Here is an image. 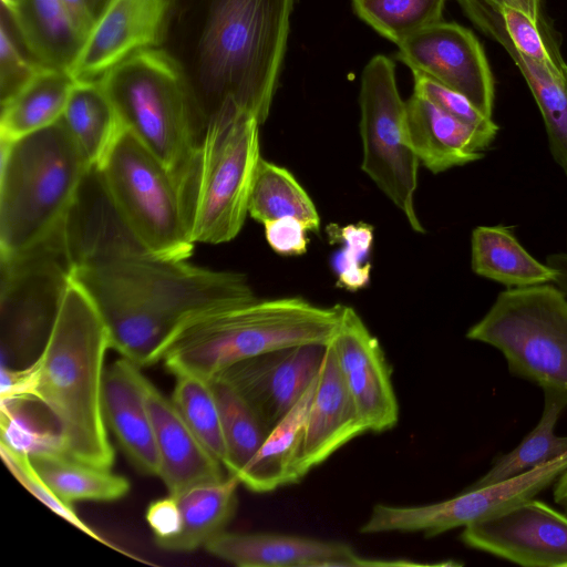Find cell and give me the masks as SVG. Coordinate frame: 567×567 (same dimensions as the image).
<instances>
[{"instance_id":"603a6c76","label":"cell","mask_w":567,"mask_h":567,"mask_svg":"<svg viewBox=\"0 0 567 567\" xmlns=\"http://www.w3.org/2000/svg\"><path fill=\"white\" fill-rule=\"evenodd\" d=\"M132 365L131 360L121 357L105 370L104 419L134 466L146 475L159 476L161 460L154 430Z\"/></svg>"},{"instance_id":"ab89813d","label":"cell","mask_w":567,"mask_h":567,"mask_svg":"<svg viewBox=\"0 0 567 567\" xmlns=\"http://www.w3.org/2000/svg\"><path fill=\"white\" fill-rule=\"evenodd\" d=\"M0 455L12 475L42 504L49 507L54 514L73 525L80 532H83L94 540H97L111 548H116L113 544L101 537L85 522H83L72 504L61 499L43 481L32 464L31 457L24 453L18 452L0 441Z\"/></svg>"},{"instance_id":"9c48e42d","label":"cell","mask_w":567,"mask_h":567,"mask_svg":"<svg viewBox=\"0 0 567 567\" xmlns=\"http://www.w3.org/2000/svg\"><path fill=\"white\" fill-rule=\"evenodd\" d=\"M104 188L134 235L155 255L188 260L190 239L181 179L124 128L95 167Z\"/></svg>"},{"instance_id":"d6a6232c","label":"cell","mask_w":567,"mask_h":567,"mask_svg":"<svg viewBox=\"0 0 567 567\" xmlns=\"http://www.w3.org/2000/svg\"><path fill=\"white\" fill-rule=\"evenodd\" d=\"M220 410L227 450L225 470L238 475L255 457L269 431L244 399L227 383L212 380Z\"/></svg>"},{"instance_id":"1f68e13d","label":"cell","mask_w":567,"mask_h":567,"mask_svg":"<svg viewBox=\"0 0 567 567\" xmlns=\"http://www.w3.org/2000/svg\"><path fill=\"white\" fill-rule=\"evenodd\" d=\"M248 214L257 221L293 217L308 231L319 233L320 216L315 203L285 167L260 158L249 195Z\"/></svg>"},{"instance_id":"8992f818","label":"cell","mask_w":567,"mask_h":567,"mask_svg":"<svg viewBox=\"0 0 567 567\" xmlns=\"http://www.w3.org/2000/svg\"><path fill=\"white\" fill-rule=\"evenodd\" d=\"M99 81L124 127L182 182L204 128L178 64L163 48L143 50Z\"/></svg>"},{"instance_id":"ac0fdd59","label":"cell","mask_w":567,"mask_h":567,"mask_svg":"<svg viewBox=\"0 0 567 567\" xmlns=\"http://www.w3.org/2000/svg\"><path fill=\"white\" fill-rule=\"evenodd\" d=\"M134 379L145 402L161 460L159 477L169 494L226 477L223 464L207 450L168 399L133 362Z\"/></svg>"},{"instance_id":"bcb514c9","label":"cell","mask_w":567,"mask_h":567,"mask_svg":"<svg viewBox=\"0 0 567 567\" xmlns=\"http://www.w3.org/2000/svg\"><path fill=\"white\" fill-rule=\"evenodd\" d=\"M498 9L511 8L529 17L536 23L546 22L543 18L542 0H485Z\"/></svg>"},{"instance_id":"6da1fadb","label":"cell","mask_w":567,"mask_h":567,"mask_svg":"<svg viewBox=\"0 0 567 567\" xmlns=\"http://www.w3.org/2000/svg\"><path fill=\"white\" fill-rule=\"evenodd\" d=\"M72 281L102 315L111 349L137 365L159 362L169 337L204 312L258 299L247 277L155 255L90 173L65 220Z\"/></svg>"},{"instance_id":"9a60e30c","label":"cell","mask_w":567,"mask_h":567,"mask_svg":"<svg viewBox=\"0 0 567 567\" xmlns=\"http://www.w3.org/2000/svg\"><path fill=\"white\" fill-rule=\"evenodd\" d=\"M324 344H302L238 361L214 379L230 385L270 431L317 378Z\"/></svg>"},{"instance_id":"4316f807","label":"cell","mask_w":567,"mask_h":567,"mask_svg":"<svg viewBox=\"0 0 567 567\" xmlns=\"http://www.w3.org/2000/svg\"><path fill=\"white\" fill-rule=\"evenodd\" d=\"M235 475L186 487L176 496L182 513V532L167 546L168 550L192 551L225 530L238 504Z\"/></svg>"},{"instance_id":"7dc6e473","label":"cell","mask_w":567,"mask_h":567,"mask_svg":"<svg viewBox=\"0 0 567 567\" xmlns=\"http://www.w3.org/2000/svg\"><path fill=\"white\" fill-rule=\"evenodd\" d=\"M546 264L556 271L554 284L567 296V254H551Z\"/></svg>"},{"instance_id":"836d02e7","label":"cell","mask_w":567,"mask_h":567,"mask_svg":"<svg viewBox=\"0 0 567 567\" xmlns=\"http://www.w3.org/2000/svg\"><path fill=\"white\" fill-rule=\"evenodd\" d=\"M174 377L173 403L202 443L225 467L227 450L212 380L193 374Z\"/></svg>"},{"instance_id":"d590c367","label":"cell","mask_w":567,"mask_h":567,"mask_svg":"<svg viewBox=\"0 0 567 567\" xmlns=\"http://www.w3.org/2000/svg\"><path fill=\"white\" fill-rule=\"evenodd\" d=\"M29 400L1 401V442L30 457L64 453L58 426L45 425L43 417L28 408Z\"/></svg>"},{"instance_id":"4fadbf2b","label":"cell","mask_w":567,"mask_h":567,"mask_svg":"<svg viewBox=\"0 0 567 567\" xmlns=\"http://www.w3.org/2000/svg\"><path fill=\"white\" fill-rule=\"evenodd\" d=\"M396 60L411 71L466 96L482 113L492 117L495 84L483 50L474 33L443 20L404 39Z\"/></svg>"},{"instance_id":"7c38bea8","label":"cell","mask_w":567,"mask_h":567,"mask_svg":"<svg viewBox=\"0 0 567 567\" xmlns=\"http://www.w3.org/2000/svg\"><path fill=\"white\" fill-rule=\"evenodd\" d=\"M567 470V452L522 474L483 487H467L451 498L417 506L375 504L362 534L422 533L435 537L499 515L534 498Z\"/></svg>"},{"instance_id":"8d00e7d4","label":"cell","mask_w":567,"mask_h":567,"mask_svg":"<svg viewBox=\"0 0 567 567\" xmlns=\"http://www.w3.org/2000/svg\"><path fill=\"white\" fill-rule=\"evenodd\" d=\"M373 227L365 223L342 227L334 224L328 225L327 233L330 241L342 245L331 258L338 287L357 291L369 285L371 265L367 260L373 243Z\"/></svg>"},{"instance_id":"5b68a950","label":"cell","mask_w":567,"mask_h":567,"mask_svg":"<svg viewBox=\"0 0 567 567\" xmlns=\"http://www.w3.org/2000/svg\"><path fill=\"white\" fill-rule=\"evenodd\" d=\"M0 255L59 229L92 166L62 118L16 140L0 137Z\"/></svg>"},{"instance_id":"f35d334b","label":"cell","mask_w":567,"mask_h":567,"mask_svg":"<svg viewBox=\"0 0 567 567\" xmlns=\"http://www.w3.org/2000/svg\"><path fill=\"white\" fill-rule=\"evenodd\" d=\"M505 31L514 47L527 58L547 65L560 75H567L559 45L546 22L536 23L525 13L511 9H498Z\"/></svg>"},{"instance_id":"d4e9b609","label":"cell","mask_w":567,"mask_h":567,"mask_svg":"<svg viewBox=\"0 0 567 567\" xmlns=\"http://www.w3.org/2000/svg\"><path fill=\"white\" fill-rule=\"evenodd\" d=\"M316 382L317 378L270 431L255 457L238 475L240 484L249 491L268 493L302 480L299 473V456Z\"/></svg>"},{"instance_id":"ffe728a7","label":"cell","mask_w":567,"mask_h":567,"mask_svg":"<svg viewBox=\"0 0 567 567\" xmlns=\"http://www.w3.org/2000/svg\"><path fill=\"white\" fill-rule=\"evenodd\" d=\"M368 432L327 344L308 410L299 456L301 478L334 452Z\"/></svg>"},{"instance_id":"cb8c5ba5","label":"cell","mask_w":567,"mask_h":567,"mask_svg":"<svg viewBox=\"0 0 567 567\" xmlns=\"http://www.w3.org/2000/svg\"><path fill=\"white\" fill-rule=\"evenodd\" d=\"M31 54L43 65L71 71L85 39L61 0L2 2Z\"/></svg>"},{"instance_id":"4dcf8cb0","label":"cell","mask_w":567,"mask_h":567,"mask_svg":"<svg viewBox=\"0 0 567 567\" xmlns=\"http://www.w3.org/2000/svg\"><path fill=\"white\" fill-rule=\"evenodd\" d=\"M31 461L50 488L69 504L113 502L124 497L131 488L130 481L111 468L96 467L65 453L35 455Z\"/></svg>"},{"instance_id":"ee69618b","label":"cell","mask_w":567,"mask_h":567,"mask_svg":"<svg viewBox=\"0 0 567 567\" xmlns=\"http://www.w3.org/2000/svg\"><path fill=\"white\" fill-rule=\"evenodd\" d=\"M38 365L35 360L29 365L10 368L1 365L0 401L35 400Z\"/></svg>"},{"instance_id":"b9f144b4","label":"cell","mask_w":567,"mask_h":567,"mask_svg":"<svg viewBox=\"0 0 567 567\" xmlns=\"http://www.w3.org/2000/svg\"><path fill=\"white\" fill-rule=\"evenodd\" d=\"M145 518L155 540L162 548L167 546L181 534L182 513L175 495L169 494L150 503Z\"/></svg>"},{"instance_id":"7402d4cb","label":"cell","mask_w":567,"mask_h":567,"mask_svg":"<svg viewBox=\"0 0 567 567\" xmlns=\"http://www.w3.org/2000/svg\"><path fill=\"white\" fill-rule=\"evenodd\" d=\"M405 105L410 145L433 174L481 159L493 143L414 92Z\"/></svg>"},{"instance_id":"e0dca14e","label":"cell","mask_w":567,"mask_h":567,"mask_svg":"<svg viewBox=\"0 0 567 567\" xmlns=\"http://www.w3.org/2000/svg\"><path fill=\"white\" fill-rule=\"evenodd\" d=\"M330 344L368 431L381 433L394 427L399 404L391 368L379 340L353 308L342 307L339 327Z\"/></svg>"},{"instance_id":"52a82bcc","label":"cell","mask_w":567,"mask_h":567,"mask_svg":"<svg viewBox=\"0 0 567 567\" xmlns=\"http://www.w3.org/2000/svg\"><path fill=\"white\" fill-rule=\"evenodd\" d=\"M259 125L235 110L223 111L206 125L182 179L194 244L227 243L241 230L261 158Z\"/></svg>"},{"instance_id":"f6af8a7d","label":"cell","mask_w":567,"mask_h":567,"mask_svg":"<svg viewBox=\"0 0 567 567\" xmlns=\"http://www.w3.org/2000/svg\"><path fill=\"white\" fill-rule=\"evenodd\" d=\"M63 6L65 7L68 13L70 14L73 23L83 35L85 40H87L89 35L93 31L95 27V19L90 10L86 0H61ZM86 42V41H85Z\"/></svg>"},{"instance_id":"8fae6325","label":"cell","mask_w":567,"mask_h":567,"mask_svg":"<svg viewBox=\"0 0 567 567\" xmlns=\"http://www.w3.org/2000/svg\"><path fill=\"white\" fill-rule=\"evenodd\" d=\"M359 104L361 168L402 212L411 228L423 234L414 206L420 162L410 145L406 105L400 96L391 59L379 54L367 63Z\"/></svg>"},{"instance_id":"83f0119b","label":"cell","mask_w":567,"mask_h":567,"mask_svg":"<svg viewBox=\"0 0 567 567\" xmlns=\"http://www.w3.org/2000/svg\"><path fill=\"white\" fill-rule=\"evenodd\" d=\"M62 121L92 167H99L125 128L99 80L76 81Z\"/></svg>"},{"instance_id":"f1b7e54d","label":"cell","mask_w":567,"mask_h":567,"mask_svg":"<svg viewBox=\"0 0 567 567\" xmlns=\"http://www.w3.org/2000/svg\"><path fill=\"white\" fill-rule=\"evenodd\" d=\"M76 81L68 70L43 69L16 96L1 105L0 137L16 140L59 121Z\"/></svg>"},{"instance_id":"484cf974","label":"cell","mask_w":567,"mask_h":567,"mask_svg":"<svg viewBox=\"0 0 567 567\" xmlns=\"http://www.w3.org/2000/svg\"><path fill=\"white\" fill-rule=\"evenodd\" d=\"M471 267L476 275L508 288L554 282L556 278V271L534 258L503 225L473 229Z\"/></svg>"},{"instance_id":"74e56055","label":"cell","mask_w":567,"mask_h":567,"mask_svg":"<svg viewBox=\"0 0 567 567\" xmlns=\"http://www.w3.org/2000/svg\"><path fill=\"white\" fill-rule=\"evenodd\" d=\"M0 102H9L47 65L25 47L9 11L1 4L0 25Z\"/></svg>"},{"instance_id":"60d3db41","label":"cell","mask_w":567,"mask_h":567,"mask_svg":"<svg viewBox=\"0 0 567 567\" xmlns=\"http://www.w3.org/2000/svg\"><path fill=\"white\" fill-rule=\"evenodd\" d=\"M412 74L414 93L470 125L492 142L496 138L499 130L498 125L492 117L482 113L466 96L437 83L421 72L413 71Z\"/></svg>"},{"instance_id":"3957f363","label":"cell","mask_w":567,"mask_h":567,"mask_svg":"<svg viewBox=\"0 0 567 567\" xmlns=\"http://www.w3.org/2000/svg\"><path fill=\"white\" fill-rule=\"evenodd\" d=\"M111 339L99 309L71 282L48 341L35 359V400L54 420L64 453L112 468L115 460L103 413L104 361Z\"/></svg>"},{"instance_id":"e575fe53","label":"cell","mask_w":567,"mask_h":567,"mask_svg":"<svg viewBox=\"0 0 567 567\" xmlns=\"http://www.w3.org/2000/svg\"><path fill=\"white\" fill-rule=\"evenodd\" d=\"M446 0H352L354 13L395 44L442 20Z\"/></svg>"},{"instance_id":"d6986e66","label":"cell","mask_w":567,"mask_h":567,"mask_svg":"<svg viewBox=\"0 0 567 567\" xmlns=\"http://www.w3.org/2000/svg\"><path fill=\"white\" fill-rule=\"evenodd\" d=\"M204 548L239 567H350L362 559L346 543L275 533L223 530Z\"/></svg>"},{"instance_id":"7a4b0ae2","label":"cell","mask_w":567,"mask_h":567,"mask_svg":"<svg viewBox=\"0 0 567 567\" xmlns=\"http://www.w3.org/2000/svg\"><path fill=\"white\" fill-rule=\"evenodd\" d=\"M295 0H177L163 49L189 85L203 128L225 110L262 124Z\"/></svg>"},{"instance_id":"30bf717a","label":"cell","mask_w":567,"mask_h":567,"mask_svg":"<svg viewBox=\"0 0 567 567\" xmlns=\"http://www.w3.org/2000/svg\"><path fill=\"white\" fill-rule=\"evenodd\" d=\"M64 225V223H63ZM63 225L45 240L0 255L1 365L42 352L72 282Z\"/></svg>"},{"instance_id":"ba28073f","label":"cell","mask_w":567,"mask_h":567,"mask_svg":"<svg viewBox=\"0 0 567 567\" xmlns=\"http://www.w3.org/2000/svg\"><path fill=\"white\" fill-rule=\"evenodd\" d=\"M466 338L501 351L513 375L567 391V296L558 287L499 292Z\"/></svg>"},{"instance_id":"7bdbcfd3","label":"cell","mask_w":567,"mask_h":567,"mask_svg":"<svg viewBox=\"0 0 567 567\" xmlns=\"http://www.w3.org/2000/svg\"><path fill=\"white\" fill-rule=\"evenodd\" d=\"M265 237L270 248L282 256H300L307 252V227L297 218L282 217L264 224Z\"/></svg>"},{"instance_id":"2e32d148","label":"cell","mask_w":567,"mask_h":567,"mask_svg":"<svg viewBox=\"0 0 567 567\" xmlns=\"http://www.w3.org/2000/svg\"><path fill=\"white\" fill-rule=\"evenodd\" d=\"M176 1L110 0L71 74L79 81H96L136 52L162 49Z\"/></svg>"},{"instance_id":"277c9868","label":"cell","mask_w":567,"mask_h":567,"mask_svg":"<svg viewBox=\"0 0 567 567\" xmlns=\"http://www.w3.org/2000/svg\"><path fill=\"white\" fill-rule=\"evenodd\" d=\"M342 307L282 297L207 311L187 320L169 337L159 361L173 375L213 380L229 365L258 354L302 344H329Z\"/></svg>"},{"instance_id":"5bb4252c","label":"cell","mask_w":567,"mask_h":567,"mask_svg":"<svg viewBox=\"0 0 567 567\" xmlns=\"http://www.w3.org/2000/svg\"><path fill=\"white\" fill-rule=\"evenodd\" d=\"M462 542L526 567H567V514L532 498L463 527Z\"/></svg>"},{"instance_id":"c3c4849f","label":"cell","mask_w":567,"mask_h":567,"mask_svg":"<svg viewBox=\"0 0 567 567\" xmlns=\"http://www.w3.org/2000/svg\"><path fill=\"white\" fill-rule=\"evenodd\" d=\"M95 21L101 17L110 0H86Z\"/></svg>"},{"instance_id":"44dd1931","label":"cell","mask_w":567,"mask_h":567,"mask_svg":"<svg viewBox=\"0 0 567 567\" xmlns=\"http://www.w3.org/2000/svg\"><path fill=\"white\" fill-rule=\"evenodd\" d=\"M468 19L497 41L523 74L543 116L549 151L567 175V75L520 53L508 38L499 11L485 0H457Z\"/></svg>"},{"instance_id":"f546056e","label":"cell","mask_w":567,"mask_h":567,"mask_svg":"<svg viewBox=\"0 0 567 567\" xmlns=\"http://www.w3.org/2000/svg\"><path fill=\"white\" fill-rule=\"evenodd\" d=\"M544 408L536 426L522 442L498 456L491 468L470 487H483L522 474L567 452V436L555 433L556 424L567 408V391L546 386Z\"/></svg>"}]
</instances>
